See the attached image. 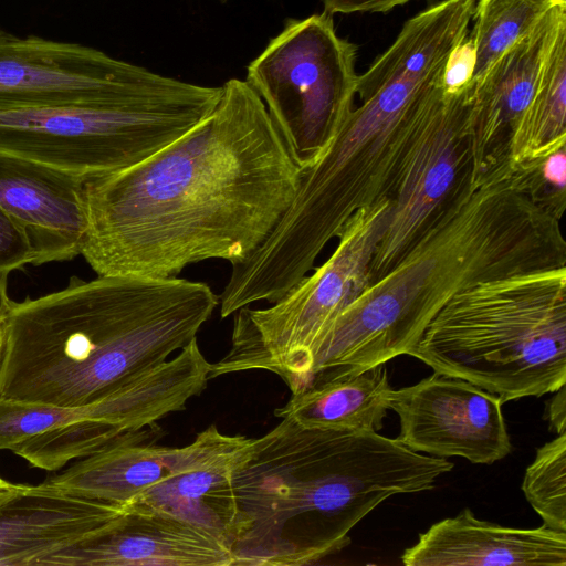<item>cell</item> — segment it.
I'll return each instance as SVG.
<instances>
[{
    "label": "cell",
    "mask_w": 566,
    "mask_h": 566,
    "mask_svg": "<svg viewBox=\"0 0 566 566\" xmlns=\"http://www.w3.org/2000/svg\"><path fill=\"white\" fill-rule=\"evenodd\" d=\"M218 305L203 282L136 275L73 276L60 291L12 302L3 318L0 400L97 402L196 339Z\"/></svg>",
    "instance_id": "3"
},
{
    "label": "cell",
    "mask_w": 566,
    "mask_h": 566,
    "mask_svg": "<svg viewBox=\"0 0 566 566\" xmlns=\"http://www.w3.org/2000/svg\"><path fill=\"white\" fill-rule=\"evenodd\" d=\"M566 145V27L546 59L530 106L507 144L514 163L544 159Z\"/></svg>",
    "instance_id": "21"
},
{
    "label": "cell",
    "mask_w": 566,
    "mask_h": 566,
    "mask_svg": "<svg viewBox=\"0 0 566 566\" xmlns=\"http://www.w3.org/2000/svg\"><path fill=\"white\" fill-rule=\"evenodd\" d=\"M357 48L340 38L325 11L289 19L247 66L245 81L263 101L301 169L311 166L354 106Z\"/></svg>",
    "instance_id": "8"
},
{
    "label": "cell",
    "mask_w": 566,
    "mask_h": 566,
    "mask_svg": "<svg viewBox=\"0 0 566 566\" xmlns=\"http://www.w3.org/2000/svg\"><path fill=\"white\" fill-rule=\"evenodd\" d=\"M10 483L11 482H8L0 476V490L8 486Z\"/></svg>",
    "instance_id": "30"
},
{
    "label": "cell",
    "mask_w": 566,
    "mask_h": 566,
    "mask_svg": "<svg viewBox=\"0 0 566 566\" xmlns=\"http://www.w3.org/2000/svg\"><path fill=\"white\" fill-rule=\"evenodd\" d=\"M221 86L188 82L108 105L0 111V156L85 180L135 166L168 146L216 108Z\"/></svg>",
    "instance_id": "6"
},
{
    "label": "cell",
    "mask_w": 566,
    "mask_h": 566,
    "mask_svg": "<svg viewBox=\"0 0 566 566\" xmlns=\"http://www.w3.org/2000/svg\"><path fill=\"white\" fill-rule=\"evenodd\" d=\"M391 390L386 364L361 371L318 373L274 415L312 429L378 431Z\"/></svg>",
    "instance_id": "20"
},
{
    "label": "cell",
    "mask_w": 566,
    "mask_h": 566,
    "mask_svg": "<svg viewBox=\"0 0 566 566\" xmlns=\"http://www.w3.org/2000/svg\"><path fill=\"white\" fill-rule=\"evenodd\" d=\"M407 355L503 402L557 391L566 384V265L459 293Z\"/></svg>",
    "instance_id": "5"
},
{
    "label": "cell",
    "mask_w": 566,
    "mask_h": 566,
    "mask_svg": "<svg viewBox=\"0 0 566 566\" xmlns=\"http://www.w3.org/2000/svg\"><path fill=\"white\" fill-rule=\"evenodd\" d=\"M392 209V200L360 210L338 235L329 258L271 306L235 312L231 346L210 363L209 379L266 370L292 392L310 375L311 354L324 328L369 284V265Z\"/></svg>",
    "instance_id": "7"
},
{
    "label": "cell",
    "mask_w": 566,
    "mask_h": 566,
    "mask_svg": "<svg viewBox=\"0 0 566 566\" xmlns=\"http://www.w3.org/2000/svg\"><path fill=\"white\" fill-rule=\"evenodd\" d=\"M253 438L230 436L212 424L175 448L169 474L128 503L157 510L197 525L230 549L235 518L234 476Z\"/></svg>",
    "instance_id": "14"
},
{
    "label": "cell",
    "mask_w": 566,
    "mask_h": 566,
    "mask_svg": "<svg viewBox=\"0 0 566 566\" xmlns=\"http://www.w3.org/2000/svg\"><path fill=\"white\" fill-rule=\"evenodd\" d=\"M453 463L377 431L312 429L283 418L254 439L234 476L233 566L312 565L398 494L432 490Z\"/></svg>",
    "instance_id": "4"
},
{
    "label": "cell",
    "mask_w": 566,
    "mask_h": 566,
    "mask_svg": "<svg viewBox=\"0 0 566 566\" xmlns=\"http://www.w3.org/2000/svg\"><path fill=\"white\" fill-rule=\"evenodd\" d=\"M181 82L93 46L20 36L0 25V111L117 104Z\"/></svg>",
    "instance_id": "9"
},
{
    "label": "cell",
    "mask_w": 566,
    "mask_h": 566,
    "mask_svg": "<svg viewBox=\"0 0 566 566\" xmlns=\"http://www.w3.org/2000/svg\"><path fill=\"white\" fill-rule=\"evenodd\" d=\"M405 566H566V532L516 528L479 520L470 509L419 534Z\"/></svg>",
    "instance_id": "18"
},
{
    "label": "cell",
    "mask_w": 566,
    "mask_h": 566,
    "mask_svg": "<svg viewBox=\"0 0 566 566\" xmlns=\"http://www.w3.org/2000/svg\"><path fill=\"white\" fill-rule=\"evenodd\" d=\"M566 27V3L551 9L472 85L469 146L472 171L507 158L511 136L536 92L548 53Z\"/></svg>",
    "instance_id": "15"
},
{
    "label": "cell",
    "mask_w": 566,
    "mask_h": 566,
    "mask_svg": "<svg viewBox=\"0 0 566 566\" xmlns=\"http://www.w3.org/2000/svg\"><path fill=\"white\" fill-rule=\"evenodd\" d=\"M302 169L245 80L203 120L144 161L85 182L83 258L97 275L176 277L238 263L291 205Z\"/></svg>",
    "instance_id": "1"
},
{
    "label": "cell",
    "mask_w": 566,
    "mask_h": 566,
    "mask_svg": "<svg viewBox=\"0 0 566 566\" xmlns=\"http://www.w3.org/2000/svg\"><path fill=\"white\" fill-rule=\"evenodd\" d=\"M556 395L547 402L546 419L557 434L566 433V389L565 386L555 391Z\"/></svg>",
    "instance_id": "27"
},
{
    "label": "cell",
    "mask_w": 566,
    "mask_h": 566,
    "mask_svg": "<svg viewBox=\"0 0 566 566\" xmlns=\"http://www.w3.org/2000/svg\"><path fill=\"white\" fill-rule=\"evenodd\" d=\"M161 434L156 423L145 427L77 459L40 484L77 497L125 505L169 474L175 448L156 444Z\"/></svg>",
    "instance_id": "19"
},
{
    "label": "cell",
    "mask_w": 566,
    "mask_h": 566,
    "mask_svg": "<svg viewBox=\"0 0 566 566\" xmlns=\"http://www.w3.org/2000/svg\"><path fill=\"white\" fill-rule=\"evenodd\" d=\"M412 0H322L324 11L331 15L355 12H387Z\"/></svg>",
    "instance_id": "26"
},
{
    "label": "cell",
    "mask_w": 566,
    "mask_h": 566,
    "mask_svg": "<svg viewBox=\"0 0 566 566\" xmlns=\"http://www.w3.org/2000/svg\"><path fill=\"white\" fill-rule=\"evenodd\" d=\"M33 260L25 232L0 206V271L12 272Z\"/></svg>",
    "instance_id": "24"
},
{
    "label": "cell",
    "mask_w": 566,
    "mask_h": 566,
    "mask_svg": "<svg viewBox=\"0 0 566 566\" xmlns=\"http://www.w3.org/2000/svg\"><path fill=\"white\" fill-rule=\"evenodd\" d=\"M75 175L0 156V206L23 229L32 265L82 253L88 227L85 182Z\"/></svg>",
    "instance_id": "16"
},
{
    "label": "cell",
    "mask_w": 566,
    "mask_h": 566,
    "mask_svg": "<svg viewBox=\"0 0 566 566\" xmlns=\"http://www.w3.org/2000/svg\"><path fill=\"white\" fill-rule=\"evenodd\" d=\"M222 1H227V0H222Z\"/></svg>",
    "instance_id": "31"
},
{
    "label": "cell",
    "mask_w": 566,
    "mask_h": 566,
    "mask_svg": "<svg viewBox=\"0 0 566 566\" xmlns=\"http://www.w3.org/2000/svg\"><path fill=\"white\" fill-rule=\"evenodd\" d=\"M566 0H475L469 34L475 51L472 85L514 43L530 33L554 7Z\"/></svg>",
    "instance_id": "22"
},
{
    "label": "cell",
    "mask_w": 566,
    "mask_h": 566,
    "mask_svg": "<svg viewBox=\"0 0 566 566\" xmlns=\"http://www.w3.org/2000/svg\"><path fill=\"white\" fill-rule=\"evenodd\" d=\"M9 274L10 272L8 271H0V321L6 317L13 302L9 298L8 295Z\"/></svg>",
    "instance_id": "28"
},
{
    "label": "cell",
    "mask_w": 566,
    "mask_h": 566,
    "mask_svg": "<svg viewBox=\"0 0 566 566\" xmlns=\"http://www.w3.org/2000/svg\"><path fill=\"white\" fill-rule=\"evenodd\" d=\"M475 65L474 45L469 34L450 53L442 74L446 93H459L471 85Z\"/></svg>",
    "instance_id": "25"
},
{
    "label": "cell",
    "mask_w": 566,
    "mask_h": 566,
    "mask_svg": "<svg viewBox=\"0 0 566 566\" xmlns=\"http://www.w3.org/2000/svg\"><path fill=\"white\" fill-rule=\"evenodd\" d=\"M210 363L197 338L172 358L146 371L113 395L87 406L60 408L0 400V450L74 422L97 421L123 432L155 424L207 387Z\"/></svg>",
    "instance_id": "12"
},
{
    "label": "cell",
    "mask_w": 566,
    "mask_h": 566,
    "mask_svg": "<svg viewBox=\"0 0 566 566\" xmlns=\"http://www.w3.org/2000/svg\"><path fill=\"white\" fill-rule=\"evenodd\" d=\"M3 344H4V328H3V319H2V321H0V359H1V355H2Z\"/></svg>",
    "instance_id": "29"
},
{
    "label": "cell",
    "mask_w": 566,
    "mask_h": 566,
    "mask_svg": "<svg viewBox=\"0 0 566 566\" xmlns=\"http://www.w3.org/2000/svg\"><path fill=\"white\" fill-rule=\"evenodd\" d=\"M233 566L229 547L208 531L136 503L95 534L36 566Z\"/></svg>",
    "instance_id": "13"
},
{
    "label": "cell",
    "mask_w": 566,
    "mask_h": 566,
    "mask_svg": "<svg viewBox=\"0 0 566 566\" xmlns=\"http://www.w3.org/2000/svg\"><path fill=\"white\" fill-rule=\"evenodd\" d=\"M542 160L471 172L400 260L321 333L317 373H352L407 355L455 295L475 284L566 265L560 219L546 206Z\"/></svg>",
    "instance_id": "2"
},
{
    "label": "cell",
    "mask_w": 566,
    "mask_h": 566,
    "mask_svg": "<svg viewBox=\"0 0 566 566\" xmlns=\"http://www.w3.org/2000/svg\"><path fill=\"white\" fill-rule=\"evenodd\" d=\"M472 85L440 87L430 99L403 163L386 231L369 265V283L388 272L446 207L470 163Z\"/></svg>",
    "instance_id": "10"
},
{
    "label": "cell",
    "mask_w": 566,
    "mask_h": 566,
    "mask_svg": "<svg viewBox=\"0 0 566 566\" xmlns=\"http://www.w3.org/2000/svg\"><path fill=\"white\" fill-rule=\"evenodd\" d=\"M522 491L545 526L566 532V433L536 450Z\"/></svg>",
    "instance_id": "23"
},
{
    "label": "cell",
    "mask_w": 566,
    "mask_h": 566,
    "mask_svg": "<svg viewBox=\"0 0 566 566\" xmlns=\"http://www.w3.org/2000/svg\"><path fill=\"white\" fill-rule=\"evenodd\" d=\"M124 505L60 493L41 484L0 490V566H36L49 555L95 534Z\"/></svg>",
    "instance_id": "17"
},
{
    "label": "cell",
    "mask_w": 566,
    "mask_h": 566,
    "mask_svg": "<svg viewBox=\"0 0 566 566\" xmlns=\"http://www.w3.org/2000/svg\"><path fill=\"white\" fill-rule=\"evenodd\" d=\"M504 402L464 379L434 371L392 389L389 409L399 417L397 439L412 451L492 464L512 452Z\"/></svg>",
    "instance_id": "11"
}]
</instances>
